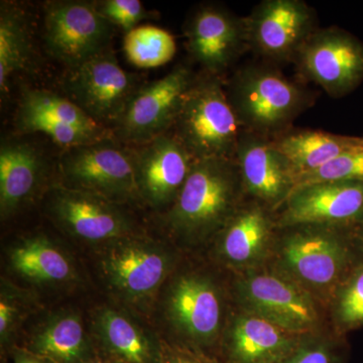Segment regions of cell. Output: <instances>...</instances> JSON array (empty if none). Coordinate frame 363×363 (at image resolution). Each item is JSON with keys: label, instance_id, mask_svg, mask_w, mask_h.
<instances>
[{"label": "cell", "instance_id": "6da1fadb", "mask_svg": "<svg viewBox=\"0 0 363 363\" xmlns=\"http://www.w3.org/2000/svg\"><path fill=\"white\" fill-rule=\"evenodd\" d=\"M363 259L353 229L303 224L277 229L267 266L304 289L324 307Z\"/></svg>", "mask_w": 363, "mask_h": 363}, {"label": "cell", "instance_id": "7a4b0ae2", "mask_svg": "<svg viewBox=\"0 0 363 363\" xmlns=\"http://www.w3.org/2000/svg\"><path fill=\"white\" fill-rule=\"evenodd\" d=\"M245 199L235 160L194 161L169 209V224L186 238L201 240L219 233Z\"/></svg>", "mask_w": 363, "mask_h": 363}, {"label": "cell", "instance_id": "3957f363", "mask_svg": "<svg viewBox=\"0 0 363 363\" xmlns=\"http://www.w3.org/2000/svg\"><path fill=\"white\" fill-rule=\"evenodd\" d=\"M243 130L274 140L290 130L312 104V95L271 66L248 65L234 74L227 89Z\"/></svg>", "mask_w": 363, "mask_h": 363}, {"label": "cell", "instance_id": "277c9868", "mask_svg": "<svg viewBox=\"0 0 363 363\" xmlns=\"http://www.w3.org/2000/svg\"><path fill=\"white\" fill-rule=\"evenodd\" d=\"M171 130L194 161L234 159L243 130L219 76L196 77Z\"/></svg>", "mask_w": 363, "mask_h": 363}, {"label": "cell", "instance_id": "5b68a950", "mask_svg": "<svg viewBox=\"0 0 363 363\" xmlns=\"http://www.w3.org/2000/svg\"><path fill=\"white\" fill-rule=\"evenodd\" d=\"M240 310L300 335L324 331V307L304 289L269 266L240 272L234 285Z\"/></svg>", "mask_w": 363, "mask_h": 363}, {"label": "cell", "instance_id": "8992f818", "mask_svg": "<svg viewBox=\"0 0 363 363\" xmlns=\"http://www.w3.org/2000/svg\"><path fill=\"white\" fill-rule=\"evenodd\" d=\"M59 169L69 189L114 203L140 197L130 145L116 136L64 150Z\"/></svg>", "mask_w": 363, "mask_h": 363}, {"label": "cell", "instance_id": "52a82bcc", "mask_svg": "<svg viewBox=\"0 0 363 363\" xmlns=\"http://www.w3.org/2000/svg\"><path fill=\"white\" fill-rule=\"evenodd\" d=\"M113 28L98 13L94 1L54 0L45 2V49L70 70L108 50Z\"/></svg>", "mask_w": 363, "mask_h": 363}, {"label": "cell", "instance_id": "ba28073f", "mask_svg": "<svg viewBox=\"0 0 363 363\" xmlns=\"http://www.w3.org/2000/svg\"><path fill=\"white\" fill-rule=\"evenodd\" d=\"M196 77L190 67L180 64L159 80L140 85L112 128L116 138L126 145H140L169 133Z\"/></svg>", "mask_w": 363, "mask_h": 363}, {"label": "cell", "instance_id": "9c48e42d", "mask_svg": "<svg viewBox=\"0 0 363 363\" xmlns=\"http://www.w3.org/2000/svg\"><path fill=\"white\" fill-rule=\"evenodd\" d=\"M140 86L135 74L124 70L109 49L71 69L64 83L69 99L111 130Z\"/></svg>", "mask_w": 363, "mask_h": 363}, {"label": "cell", "instance_id": "30bf717a", "mask_svg": "<svg viewBox=\"0 0 363 363\" xmlns=\"http://www.w3.org/2000/svg\"><path fill=\"white\" fill-rule=\"evenodd\" d=\"M21 135L42 133L64 149L96 143L114 136L68 97L52 91L26 88L16 116Z\"/></svg>", "mask_w": 363, "mask_h": 363}, {"label": "cell", "instance_id": "8fae6325", "mask_svg": "<svg viewBox=\"0 0 363 363\" xmlns=\"http://www.w3.org/2000/svg\"><path fill=\"white\" fill-rule=\"evenodd\" d=\"M294 62L303 77L334 98L352 92L363 81V44L338 28H317Z\"/></svg>", "mask_w": 363, "mask_h": 363}, {"label": "cell", "instance_id": "7c38bea8", "mask_svg": "<svg viewBox=\"0 0 363 363\" xmlns=\"http://www.w3.org/2000/svg\"><path fill=\"white\" fill-rule=\"evenodd\" d=\"M248 49L274 63L294 62L316 28V14L302 0H264L245 18Z\"/></svg>", "mask_w": 363, "mask_h": 363}, {"label": "cell", "instance_id": "4fadbf2b", "mask_svg": "<svg viewBox=\"0 0 363 363\" xmlns=\"http://www.w3.org/2000/svg\"><path fill=\"white\" fill-rule=\"evenodd\" d=\"M274 216L277 228L303 224L355 228L363 221V182H322L296 188Z\"/></svg>", "mask_w": 363, "mask_h": 363}, {"label": "cell", "instance_id": "5bb4252c", "mask_svg": "<svg viewBox=\"0 0 363 363\" xmlns=\"http://www.w3.org/2000/svg\"><path fill=\"white\" fill-rule=\"evenodd\" d=\"M234 160L245 198L272 211L276 212L296 187L290 162L269 138L242 130Z\"/></svg>", "mask_w": 363, "mask_h": 363}, {"label": "cell", "instance_id": "9a60e30c", "mask_svg": "<svg viewBox=\"0 0 363 363\" xmlns=\"http://www.w3.org/2000/svg\"><path fill=\"white\" fill-rule=\"evenodd\" d=\"M188 51L204 73L220 76L248 49L245 18L217 6H202L185 26Z\"/></svg>", "mask_w": 363, "mask_h": 363}, {"label": "cell", "instance_id": "2e32d148", "mask_svg": "<svg viewBox=\"0 0 363 363\" xmlns=\"http://www.w3.org/2000/svg\"><path fill=\"white\" fill-rule=\"evenodd\" d=\"M140 197L154 206L174 204L194 160L173 133L130 145Z\"/></svg>", "mask_w": 363, "mask_h": 363}, {"label": "cell", "instance_id": "e0dca14e", "mask_svg": "<svg viewBox=\"0 0 363 363\" xmlns=\"http://www.w3.org/2000/svg\"><path fill=\"white\" fill-rule=\"evenodd\" d=\"M277 229L274 212L245 198L219 231L221 259L240 274L267 266Z\"/></svg>", "mask_w": 363, "mask_h": 363}, {"label": "cell", "instance_id": "ac0fdd59", "mask_svg": "<svg viewBox=\"0 0 363 363\" xmlns=\"http://www.w3.org/2000/svg\"><path fill=\"white\" fill-rule=\"evenodd\" d=\"M169 315L179 330L197 344L214 342L223 324V298L211 279L186 274L176 281L169 300Z\"/></svg>", "mask_w": 363, "mask_h": 363}, {"label": "cell", "instance_id": "d6986e66", "mask_svg": "<svg viewBox=\"0 0 363 363\" xmlns=\"http://www.w3.org/2000/svg\"><path fill=\"white\" fill-rule=\"evenodd\" d=\"M51 212L70 233L86 240H111L130 228L116 203L67 187L55 189Z\"/></svg>", "mask_w": 363, "mask_h": 363}, {"label": "cell", "instance_id": "ffe728a7", "mask_svg": "<svg viewBox=\"0 0 363 363\" xmlns=\"http://www.w3.org/2000/svg\"><path fill=\"white\" fill-rule=\"evenodd\" d=\"M238 312L226 334L230 363H279L306 336L286 331L242 310Z\"/></svg>", "mask_w": 363, "mask_h": 363}, {"label": "cell", "instance_id": "44dd1931", "mask_svg": "<svg viewBox=\"0 0 363 363\" xmlns=\"http://www.w3.org/2000/svg\"><path fill=\"white\" fill-rule=\"evenodd\" d=\"M45 169V157L32 143L21 140L1 143L0 207L2 216L13 214L32 197Z\"/></svg>", "mask_w": 363, "mask_h": 363}, {"label": "cell", "instance_id": "7402d4cb", "mask_svg": "<svg viewBox=\"0 0 363 363\" xmlns=\"http://www.w3.org/2000/svg\"><path fill=\"white\" fill-rule=\"evenodd\" d=\"M298 177L321 168L332 160L363 150V138L333 135L321 130H289L272 140Z\"/></svg>", "mask_w": 363, "mask_h": 363}, {"label": "cell", "instance_id": "603a6c76", "mask_svg": "<svg viewBox=\"0 0 363 363\" xmlns=\"http://www.w3.org/2000/svg\"><path fill=\"white\" fill-rule=\"evenodd\" d=\"M105 267L119 290L142 297L161 285L168 272L169 262L157 250L140 245H125L112 250Z\"/></svg>", "mask_w": 363, "mask_h": 363}, {"label": "cell", "instance_id": "cb8c5ba5", "mask_svg": "<svg viewBox=\"0 0 363 363\" xmlns=\"http://www.w3.org/2000/svg\"><path fill=\"white\" fill-rule=\"evenodd\" d=\"M33 35L28 13L20 4L1 2L0 6V91L6 94L16 74L30 66Z\"/></svg>", "mask_w": 363, "mask_h": 363}, {"label": "cell", "instance_id": "d4e9b609", "mask_svg": "<svg viewBox=\"0 0 363 363\" xmlns=\"http://www.w3.org/2000/svg\"><path fill=\"white\" fill-rule=\"evenodd\" d=\"M11 262L16 271L37 281H66L72 272L63 253L45 238H33L16 248L11 253Z\"/></svg>", "mask_w": 363, "mask_h": 363}, {"label": "cell", "instance_id": "484cf974", "mask_svg": "<svg viewBox=\"0 0 363 363\" xmlns=\"http://www.w3.org/2000/svg\"><path fill=\"white\" fill-rule=\"evenodd\" d=\"M126 58L138 68H156L175 57L176 40L166 30L155 26H140L126 33L123 40Z\"/></svg>", "mask_w": 363, "mask_h": 363}, {"label": "cell", "instance_id": "4316f807", "mask_svg": "<svg viewBox=\"0 0 363 363\" xmlns=\"http://www.w3.org/2000/svg\"><path fill=\"white\" fill-rule=\"evenodd\" d=\"M100 324L105 343L117 357L125 363H152L149 341L130 320L108 310Z\"/></svg>", "mask_w": 363, "mask_h": 363}, {"label": "cell", "instance_id": "83f0119b", "mask_svg": "<svg viewBox=\"0 0 363 363\" xmlns=\"http://www.w3.org/2000/svg\"><path fill=\"white\" fill-rule=\"evenodd\" d=\"M84 330L80 320L66 316L47 327L37 337L35 350L61 363H76L85 353Z\"/></svg>", "mask_w": 363, "mask_h": 363}, {"label": "cell", "instance_id": "f1b7e54d", "mask_svg": "<svg viewBox=\"0 0 363 363\" xmlns=\"http://www.w3.org/2000/svg\"><path fill=\"white\" fill-rule=\"evenodd\" d=\"M328 309L339 334L363 326V259L339 286Z\"/></svg>", "mask_w": 363, "mask_h": 363}, {"label": "cell", "instance_id": "f546056e", "mask_svg": "<svg viewBox=\"0 0 363 363\" xmlns=\"http://www.w3.org/2000/svg\"><path fill=\"white\" fill-rule=\"evenodd\" d=\"M279 363H345L344 350L336 335L326 332L309 334Z\"/></svg>", "mask_w": 363, "mask_h": 363}, {"label": "cell", "instance_id": "4dcf8cb0", "mask_svg": "<svg viewBox=\"0 0 363 363\" xmlns=\"http://www.w3.org/2000/svg\"><path fill=\"white\" fill-rule=\"evenodd\" d=\"M342 181L363 182V150L342 155L321 168L298 177L295 189L322 182Z\"/></svg>", "mask_w": 363, "mask_h": 363}, {"label": "cell", "instance_id": "1f68e13d", "mask_svg": "<svg viewBox=\"0 0 363 363\" xmlns=\"http://www.w3.org/2000/svg\"><path fill=\"white\" fill-rule=\"evenodd\" d=\"M98 13L113 26L128 33L138 23L150 18V13L138 0H100L94 1Z\"/></svg>", "mask_w": 363, "mask_h": 363}, {"label": "cell", "instance_id": "d6a6232c", "mask_svg": "<svg viewBox=\"0 0 363 363\" xmlns=\"http://www.w3.org/2000/svg\"><path fill=\"white\" fill-rule=\"evenodd\" d=\"M160 363H219L201 352L186 347H174L164 350Z\"/></svg>", "mask_w": 363, "mask_h": 363}, {"label": "cell", "instance_id": "836d02e7", "mask_svg": "<svg viewBox=\"0 0 363 363\" xmlns=\"http://www.w3.org/2000/svg\"><path fill=\"white\" fill-rule=\"evenodd\" d=\"M13 317V307L9 303L1 301V303H0V333H1V335L6 333Z\"/></svg>", "mask_w": 363, "mask_h": 363}, {"label": "cell", "instance_id": "e575fe53", "mask_svg": "<svg viewBox=\"0 0 363 363\" xmlns=\"http://www.w3.org/2000/svg\"><path fill=\"white\" fill-rule=\"evenodd\" d=\"M353 233H354L355 240H357L358 247H359L363 257V221L359 225L353 228Z\"/></svg>", "mask_w": 363, "mask_h": 363}, {"label": "cell", "instance_id": "d590c367", "mask_svg": "<svg viewBox=\"0 0 363 363\" xmlns=\"http://www.w3.org/2000/svg\"><path fill=\"white\" fill-rule=\"evenodd\" d=\"M99 363H104V362H99Z\"/></svg>", "mask_w": 363, "mask_h": 363}]
</instances>
